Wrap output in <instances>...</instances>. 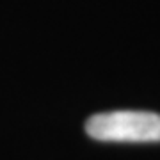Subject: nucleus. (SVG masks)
I'll return each instance as SVG.
<instances>
[{
    "label": "nucleus",
    "mask_w": 160,
    "mask_h": 160,
    "mask_svg": "<svg viewBox=\"0 0 160 160\" xmlns=\"http://www.w3.org/2000/svg\"><path fill=\"white\" fill-rule=\"evenodd\" d=\"M87 135L103 142H160V114L148 110H112L91 116Z\"/></svg>",
    "instance_id": "nucleus-1"
}]
</instances>
